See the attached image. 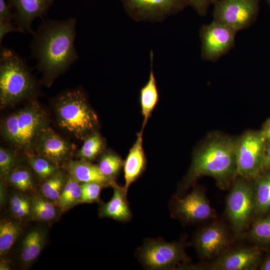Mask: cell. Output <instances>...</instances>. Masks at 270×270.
<instances>
[{
  "label": "cell",
  "mask_w": 270,
  "mask_h": 270,
  "mask_svg": "<svg viewBox=\"0 0 270 270\" xmlns=\"http://www.w3.org/2000/svg\"><path fill=\"white\" fill-rule=\"evenodd\" d=\"M236 141L220 132L208 134L194 152L190 166L178 184L176 195L182 196L204 176L213 178L220 189L230 187L236 176Z\"/></svg>",
  "instance_id": "cell-1"
},
{
  "label": "cell",
  "mask_w": 270,
  "mask_h": 270,
  "mask_svg": "<svg viewBox=\"0 0 270 270\" xmlns=\"http://www.w3.org/2000/svg\"><path fill=\"white\" fill-rule=\"evenodd\" d=\"M30 44L36 66L46 80H51L67 70L78 58L74 42L75 18L56 20L43 18Z\"/></svg>",
  "instance_id": "cell-2"
},
{
  "label": "cell",
  "mask_w": 270,
  "mask_h": 270,
  "mask_svg": "<svg viewBox=\"0 0 270 270\" xmlns=\"http://www.w3.org/2000/svg\"><path fill=\"white\" fill-rule=\"evenodd\" d=\"M36 82L25 60L13 50L2 47L0 56V103L13 104L36 92Z\"/></svg>",
  "instance_id": "cell-3"
},
{
  "label": "cell",
  "mask_w": 270,
  "mask_h": 270,
  "mask_svg": "<svg viewBox=\"0 0 270 270\" xmlns=\"http://www.w3.org/2000/svg\"><path fill=\"white\" fill-rule=\"evenodd\" d=\"M54 106L58 125L79 140L86 138L98 124L96 114L80 89L62 94L56 98Z\"/></svg>",
  "instance_id": "cell-4"
},
{
  "label": "cell",
  "mask_w": 270,
  "mask_h": 270,
  "mask_svg": "<svg viewBox=\"0 0 270 270\" xmlns=\"http://www.w3.org/2000/svg\"><path fill=\"white\" fill-rule=\"evenodd\" d=\"M46 118L36 102L8 116L2 131L11 144L21 149L30 148L40 132L46 128Z\"/></svg>",
  "instance_id": "cell-5"
},
{
  "label": "cell",
  "mask_w": 270,
  "mask_h": 270,
  "mask_svg": "<svg viewBox=\"0 0 270 270\" xmlns=\"http://www.w3.org/2000/svg\"><path fill=\"white\" fill-rule=\"evenodd\" d=\"M183 240L167 242L162 238H146L138 248L136 256L148 270H168L186 268L190 259L185 252Z\"/></svg>",
  "instance_id": "cell-6"
},
{
  "label": "cell",
  "mask_w": 270,
  "mask_h": 270,
  "mask_svg": "<svg viewBox=\"0 0 270 270\" xmlns=\"http://www.w3.org/2000/svg\"><path fill=\"white\" fill-rule=\"evenodd\" d=\"M227 196L226 213L236 237H240L254 216V180L236 176Z\"/></svg>",
  "instance_id": "cell-7"
},
{
  "label": "cell",
  "mask_w": 270,
  "mask_h": 270,
  "mask_svg": "<svg viewBox=\"0 0 270 270\" xmlns=\"http://www.w3.org/2000/svg\"><path fill=\"white\" fill-rule=\"evenodd\" d=\"M265 142L260 130L246 132L236 139V176L254 180L262 172Z\"/></svg>",
  "instance_id": "cell-8"
},
{
  "label": "cell",
  "mask_w": 270,
  "mask_h": 270,
  "mask_svg": "<svg viewBox=\"0 0 270 270\" xmlns=\"http://www.w3.org/2000/svg\"><path fill=\"white\" fill-rule=\"evenodd\" d=\"M213 6L212 20L237 32L254 23L260 12V0H217Z\"/></svg>",
  "instance_id": "cell-9"
},
{
  "label": "cell",
  "mask_w": 270,
  "mask_h": 270,
  "mask_svg": "<svg viewBox=\"0 0 270 270\" xmlns=\"http://www.w3.org/2000/svg\"><path fill=\"white\" fill-rule=\"evenodd\" d=\"M169 208L171 216L184 223L199 222L212 218L216 215L203 190L198 186L185 196H172Z\"/></svg>",
  "instance_id": "cell-10"
},
{
  "label": "cell",
  "mask_w": 270,
  "mask_h": 270,
  "mask_svg": "<svg viewBox=\"0 0 270 270\" xmlns=\"http://www.w3.org/2000/svg\"><path fill=\"white\" fill-rule=\"evenodd\" d=\"M236 32L215 21L203 24L199 30L202 60L215 62L228 54L235 46Z\"/></svg>",
  "instance_id": "cell-11"
},
{
  "label": "cell",
  "mask_w": 270,
  "mask_h": 270,
  "mask_svg": "<svg viewBox=\"0 0 270 270\" xmlns=\"http://www.w3.org/2000/svg\"><path fill=\"white\" fill-rule=\"evenodd\" d=\"M128 16L136 22H159L182 10L184 0H120Z\"/></svg>",
  "instance_id": "cell-12"
},
{
  "label": "cell",
  "mask_w": 270,
  "mask_h": 270,
  "mask_svg": "<svg viewBox=\"0 0 270 270\" xmlns=\"http://www.w3.org/2000/svg\"><path fill=\"white\" fill-rule=\"evenodd\" d=\"M232 239L224 224L214 222L200 229L194 243L199 255L204 258H218L229 250Z\"/></svg>",
  "instance_id": "cell-13"
},
{
  "label": "cell",
  "mask_w": 270,
  "mask_h": 270,
  "mask_svg": "<svg viewBox=\"0 0 270 270\" xmlns=\"http://www.w3.org/2000/svg\"><path fill=\"white\" fill-rule=\"evenodd\" d=\"M262 252L258 246L228 250L208 266L216 270H253L261 263Z\"/></svg>",
  "instance_id": "cell-14"
},
{
  "label": "cell",
  "mask_w": 270,
  "mask_h": 270,
  "mask_svg": "<svg viewBox=\"0 0 270 270\" xmlns=\"http://www.w3.org/2000/svg\"><path fill=\"white\" fill-rule=\"evenodd\" d=\"M14 15L18 31L33 34L32 24L37 18L46 16L54 0H8Z\"/></svg>",
  "instance_id": "cell-15"
},
{
  "label": "cell",
  "mask_w": 270,
  "mask_h": 270,
  "mask_svg": "<svg viewBox=\"0 0 270 270\" xmlns=\"http://www.w3.org/2000/svg\"><path fill=\"white\" fill-rule=\"evenodd\" d=\"M37 152L58 166L70 155L72 146L49 128H45L35 141Z\"/></svg>",
  "instance_id": "cell-16"
},
{
  "label": "cell",
  "mask_w": 270,
  "mask_h": 270,
  "mask_svg": "<svg viewBox=\"0 0 270 270\" xmlns=\"http://www.w3.org/2000/svg\"><path fill=\"white\" fill-rule=\"evenodd\" d=\"M146 165L142 146V130L137 134L136 140L124 161V184L123 188L127 194L130 186L142 174Z\"/></svg>",
  "instance_id": "cell-17"
},
{
  "label": "cell",
  "mask_w": 270,
  "mask_h": 270,
  "mask_svg": "<svg viewBox=\"0 0 270 270\" xmlns=\"http://www.w3.org/2000/svg\"><path fill=\"white\" fill-rule=\"evenodd\" d=\"M112 186L114 189L112 196L110 201L100 207L99 214L102 217L126 222L132 217L127 200V194L125 193L123 186H118L116 182Z\"/></svg>",
  "instance_id": "cell-18"
},
{
  "label": "cell",
  "mask_w": 270,
  "mask_h": 270,
  "mask_svg": "<svg viewBox=\"0 0 270 270\" xmlns=\"http://www.w3.org/2000/svg\"><path fill=\"white\" fill-rule=\"evenodd\" d=\"M66 168L70 175L78 182H97L106 187L112 186L116 182L104 176L98 165L83 159L68 162Z\"/></svg>",
  "instance_id": "cell-19"
},
{
  "label": "cell",
  "mask_w": 270,
  "mask_h": 270,
  "mask_svg": "<svg viewBox=\"0 0 270 270\" xmlns=\"http://www.w3.org/2000/svg\"><path fill=\"white\" fill-rule=\"evenodd\" d=\"M154 52H150V70L148 80L140 90V102L144 117L142 130L146 124L152 112L156 105L159 98L158 91L153 70Z\"/></svg>",
  "instance_id": "cell-20"
},
{
  "label": "cell",
  "mask_w": 270,
  "mask_h": 270,
  "mask_svg": "<svg viewBox=\"0 0 270 270\" xmlns=\"http://www.w3.org/2000/svg\"><path fill=\"white\" fill-rule=\"evenodd\" d=\"M254 216L270 212V170L262 172L254 179Z\"/></svg>",
  "instance_id": "cell-21"
},
{
  "label": "cell",
  "mask_w": 270,
  "mask_h": 270,
  "mask_svg": "<svg viewBox=\"0 0 270 270\" xmlns=\"http://www.w3.org/2000/svg\"><path fill=\"white\" fill-rule=\"evenodd\" d=\"M44 237L38 230L30 232L24 238L20 252L21 260L28 263L34 260L40 254L43 245Z\"/></svg>",
  "instance_id": "cell-22"
},
{
  "label": "cell",
  "mask_w": 270,
  "mask_h": 270,
  "mask_svg": "<svg viewBox=\"0 0 270 270\" xmlns=\"http://www.w3.org/2000/svg\"><path fill=\"white\" fill-rule=\"evenodd\" d=\"M81 194L80 184L70 175L60 196L56 200V204L62 210L65 211L78 204Z\"/></svg>",
  "instance_id": "cell-23"
},
{
  "label": "cell",
  "mask_w": 270,
  "mask_h": 270,
  "mask_svg": "<svg viewBox=\"0 0 270 270\" xmlns=\"http://www.w3.org/2000/svg\"><path fill=\"white\" fill-rule=\"evenodd\" d=\"M248 236L259 245L270 246V213L255 220L248 232Z\"/></svg>",
  "instance_id": "cell-24"
},
{
  "label": "cell",
  "mask_w": 270,
  "mask_h": 270,
  "mask_svg": "<svg viewBox=\"0 0 270 270\" xmlns=\"http://www.w3.org/2000/svg\"><path fill=\"white\" fill-rule=\"evenodd\" d=\"M44 196H35L31 200L30 216L36 220L48 221L56 216L54 204Z\"/></svg>",
  "instance_id": "cell-25"
},
{
  "label": "cell",
  "mask_w": 270,
  "mask_h": 270,
  "mask_svg": "<svg viewBox=\"0 0 270 270\" xmlns=\"http://www.w3.org/2000/svg\"><path fill=\"white\" fill-rule=\"evenodd\" d=\"M20 232L18 224L10 220L0 224V254H6L11 248Z\"/></svg>",
  "instance_id": "cell-26"
},
{
  "label": "cell",
  "mask_w": 270,
  "mask_h": 270,
  "mask_svg": "<svg viewBox=\"0 0 270 270\" xmlns=\"http://www.w3.org/2000/svg\"><path fill=\"white\" fill-rule=\"evenodd\" d=\"M66 180L64 174L58 171L46 179L40 187V192L46 198L56 200L64 187Z\"/></svg>",
  "instance_id": "cell-27"
},
{
  "label": "cell",
  "mask_w": 270,
  "mask_h": 270,
  "mask_svg": "<svg viewBox=\"0 0 270 270\" xmlns=\"http://www.w3.org/2000/svg\"><path fill=\"white\" fill-rule=\"evenodd\" d=\"M124 164V161L120 156L109 152L102 154L98 166L104 176L115 181V178L123 167Z\"/></svg>",
  "instance_id": "cell-28"
},
{
  "label": "cell",
  "mask_w": 270,
  "mask_h": 270,
  "mask_svg": "<svg viewBox=\"0 0 270 270\" xmlns=\"http://www.w3.org/2000/svg\"><path fill=\"white\" fill-rule=\"evenodd\" d=\"M103 146L104 142L100 136L96 133H92L85 138L78 156L82 159L92 160L102 152Z\"/></svg>",
  "instance_id": "cell-29"
},
{
  "label": "cell",
  "mask_w": 270,
  "mask_h": 270,
  "mask_svg": "<svg viewBox=\"0 0 270 270\" xmlns=\"http://www.w3.org/2000/svg\"><path fill=\"white\" fill-rule=\"evenodd\" d=\"M28 162L34 171L42 178L47 179L58 170V166L42 156H29Z\"/></svg>",
  "instance_id": "cell-30"
},
{
  "label": "cell",
  "mask_w": 270,
  "mask_h": 270,
  "mask_svg": "<svg viewBox=\"0 0 270 270\" xmlns=\"http://www.w3.org/2000/svg\"><path fill=\"white\" fill-rule=\"evenodd\" d=\"M9 182L18 190L26 192L33 188L31 174L26 169L12 170L7 175Z\"/></svg>",
  "instance_id": "cell-31"
},
{
  "label": "cell",
  "mask_w": 270,
  "mask_h": 270,
  "mask_svg": "<svg viewBox=\"0 0 270 270\" xmlns=\"http://www.w3.org/2000/svg\"><path fill=\"white\" fill-rule=\"evenodd\" d=\"M10 210L18 218H24L31 214V200L26 197L14 195L10 199Z\"/></svg>",
  "instance_id": "cell-32"
},
{
  "label": "cell",
  "mask_w": 270,
  "mask_h": 270,
  "mask_svg": "<svg viewBox=\"0 0 270 270\" xmlns=\"http://www.w3.org/2000/svg\"><path fill=\"white\" fill-rule=\"evenodd\" d=\"M82 194L78 204L100 202V194L104 186L97 182H84L80 184Z\"/></svg>",
  "instance_id": "cell-33"
},
{
  "label": "cell",
  "mask_w": 270,
  "mask_h": 270,
  "mask_svg": "<svg viewBox=\"0 0 270 270\" xmlns=\"http://www.w3.org/2000/svg\"><path fill=\"white\" fill-rule=\"evenodd\" d=\"M16 164L14 155L8 150L0 148V173L1 176H6L12 170Z\"/></svg>",
  "instance_id": "cell-34"
},
{
  "label": "cell",
  "mask_w": 270,
  "mask_h": 270,
  "mask_svg": "<svg viewBox=\"0 0 270 270\" xmlns=\"http://www.w3.org/2000/svg\"><path fill=\"white\" fill-rule=\"evenodd\" d=\"M200 16H206L210 6L217 0H184Z\"/></svg>",
  "instance_id": "cell-35"
},
{
  "label": "cell",
  "mask_w": 270,
  "mask_h": 270,
  "mask_svg": "<svg viewBox=\"0 0 270 270\" xmlns=\"http://www.w3.org/2000/svg\"><path fill=\"white\" fill-rule=\"evenodd\" d=\"M14 15L8 0H0V22H14Z\"/></svg>",
  "instance_id": "cell-36"
},
{
  "label": "cell",
  "mask_w": 270,
  "mask_h": 270,
  "mask_svg": "<svg viewBox=\"0 0 270 270\" xmlns=\"http://www.w3.org/2000/svg\"><path fill=\"white\" fill-rule=\"evenodd\" d=\"M18 32L14 22H0V43L2 44L4 36L8 32Z\"/></svg>",
  "instance_id": "cell-37"
},
{
  "label": "cell",
  "mask_w": 270,
  "mask_h": 270,
  "mask_svg": "<svg viewBox=\"0 0 270 270\" xmlns=\"http://www.w3.org/2000/svg\"><path fill=\"white\" fill-rule=\"evenodd\" d=\"M270 170V140H266L262 172Z\"/></svg>",
  "instance_id": "cell-38"
},
{
  "label": "cell",
  "mask_w": 270,
  "mask_h": 270,
  "mask_svg": "<svg viewBox=\"0 0 270 270\" xmlns=\"http://www.w3.org/2000/svg\"><path fill=\"white\" fill-rule=\"evenodd\" d=\"M260 131L266 140H270V118L264 124Z\"/></svg>",
  "instance_id": "cell-39"
},
{
  "label": "cell",
  "mask_w": 270,
  "mask_h": 270,
  "mask_svg": "<svg viewBox=\"0 0 270 270\" xmlns=\"http://www.w3.org/2000/svg\"><path fill=\"white\" fill-rule=\"evenodd\" d=\"M259 268L261 270H270V254L267 256L262 262H261Z\"/></svg>",
  "instance_id": "cell-40"
},
{
  "label": "cell",
  "mask_w": 270,
  "mask_h": 270,
  "mask_svg": "<svg viewBox=\"0 0 270 270\" xmlns=\"http://www.w3.org/2000/svg\"><path fill=\"white\" fill-rule=\"evenodd\" d=\"M268 6L270 7V0H264Z\"/></svg>",
  "instance_id": "cell-41"
}]
</instances>
